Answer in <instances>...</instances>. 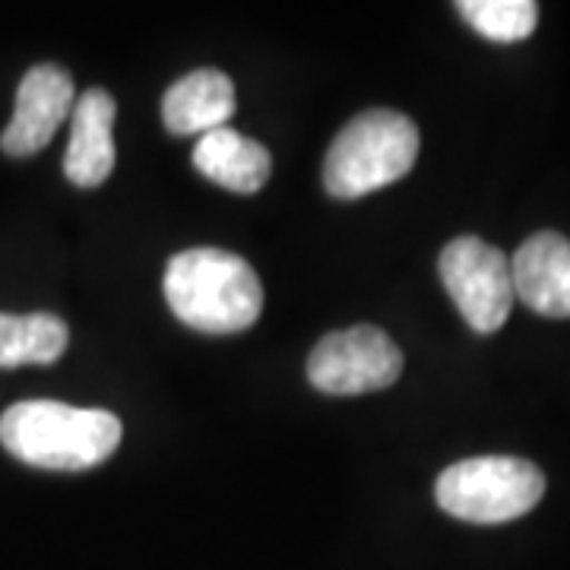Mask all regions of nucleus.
<instances>
[{
  "mask_svg": "<svg viewBox=\"0 0 570 570\" xmlns=\"http://www.w3.org/2000/svg\"><path fill=\"white\" fill-rule=\"evenodd\" d=\"M513 295L523 305L554 321L570 317V242L558 232L527 238L510 261Z\"/></svg>",
  "mask_w": 570,
  "mask_h": 570,
  "instance_id": "obj_8",
  "label": "nucleus"
},
{
  "mask_svg": "<svg viewBox=\"0 0 570 570\" xmlns=\"http://www.w3.org/2000/svg\"><path fill=\"white\" fill-rule=\"evenodd\" d=\"M77 105L73 77L58 63H36L17 89L13 118L0 134V149L7 156H32L55 140Z\"/></svg>",
  "mask_w": 570,
  "mask_h": 570,
  "instance_id": "obj_7",
  "label": "nucleus"
},
{
  "mask_svg": "<svg viewBox=\"0 0 570 570\" xmlns=\"http://www.w3.org/2000/svg\"><path fill=\"white\" fill-rule=\"evenodd\" d=\"M438 273L453 305L475 333H498L508 324L517 295L504 250L475 235H463L441 250Z\"/></svg>",
  "mask_w": 570,
  "mask_h": 570,
  "instance_id": "obj_6",
  "label": "nucleus"
},
{
  "mask_svg": "<svg viewBox=\"0 0 570 570\" xmlns=\"http://www.w3.org/2000/svg\"><path fill=\"white\" fill-rule=\"evenodd\" d=\"M460 17L489 41H523L535 32L539 7L532 0H460Z\"/></svg>",
  "mask_w": 570,
  "mask_h": 570,
  "instance_id": "obj_13",
  "label": "nucleus"
},
{
  "mask_svg": "<svg viewBox=\"0 0 570 570\" xmlns=\"http://www.w3.org/2000/svg\"><path fill=\"white\" fill-rule=\"evenodd\" d=\"M419 127L400 111L374 108L336 134L324 159V187L336 200H358L406 178L419 159Z\"/></svg>",
  "mask_w": 570,
  "mask_h": 570,
  "instance_id": "obj_3",
  "label": "nucleus"
},
{
  "mask_svg": "<svg viewBox=\"0 0 570 570\" xmlns=\"http://www.w3.org/2000/svg\"><path fill=\"white\" fill-rule=\"evenodd\" d=\"M546 494V475L520 456H472L448 466L434 482L438 508L479 527L510 523Z\"/></svg>",
  "mask_w": 570,
  "mask_h": 570,
  "instance_id": "obj_4",
  "label": "nucleus"
},
{
  "mask_svg": "<svg viewBox=\"0 0 570 570\" xmlns=\"http://www.w3.org/2000/svg\"><path fill=\"white\" fill-rule=\"evenodd\" d=\"M194 168L232 194H257L273 175V156L264 142L219 127L194 146Z\"/></svg>",
  "mask_w": 570,
  "mask_h": 570,
  "instance_id": "obj_11",
  "label": "nucleus"
},
{
  "mask_svg": "<svg viewBox=\"0 0 570 570\" xmlns=\"http://www.w3.org/2000/svg\"><path fill=\"white\" fill-rule=\"evenodd\" d=\"M115 115L118 105L105 89H86L70 115V146L63 153V175L77 187H99L115 171Z\"/></svg>",
  "mask_w": 570,
  "mask_h": 570,
  "instance_id": "obj_9",
  "label": "nucleus"
},
{
  "mask_svg": "<svg viewBox=\"0 0 570 570\" xmlns=\"http://www.w3.org/2000/svg\"><path fill=\"white\" fill-rule=\"evenodd\" d=\"M165 302L200 333H242L264 311V285L245 257L223 247H190L165 266Z\"/></svg>",
  "mask_w": 570,
  "mask_h": 570,
  "instance_id": "obj_1",
  "label": "nucleus"
},
{
  "mask_svg": "<svg viewBox=\"0 0 570 570\" xmlns=\"http://www.w3.org/2000/svg\"><path fill=\"white\" fill-rule=\"evenodd\" d=\"M235 115V82L216 67L190 70L163 96V124L175 137L213 134Z\"/></svg>",
  "mask_w": 570,
  "mask_h": 570,
  "instance_id": "obj_10",
  "label": "nucleus"
},
{
  "mask_svg": "<svg viewBox=\"0 0 570 570\" xmlns=\"http://www.w3.org/2000/svg\"><path fill=\"white\" fill-rule=\"evenodd\" d=\"M403 374V352L377 326L326 333L307 355V381L326 396H358L387 390Z\"/></svg>",
  "mask_w": 570,
  "mask_h": 570,
  "instance_id": "obj_5",
  "label": "nucleus"
},
{
  "mask_svg": "<svg viewBox=\"0 0 570 570\" xmlns=\"http://www.w3.org/2000/svg\"><path fill=\"white\" fill-rule=\"evenodd\" d=\"M121 419L105 409L58 400H26L0 415V444L22 463L51 472H80L105 463L121 444Z\"/></svg>",
  "mask_w": 570,
  "mask_h": 570,
  "instance_id": "obj_2",
  "label": "nucleus"
},
{
  "mask_svg": "<svg viewBox=\"0 0 570 570\" xmlns=\"http://www.w3.org/2000/svg\"><path fill=\"white\" fill-rule=\"evenodd\" d=\"M67 343L70 330L55 314H0V367L55 365Z\"/></svg>",
  "mask_w": 570,
  "mask_h": 570,
  "instance_id": "obj_12",
  "label": "nucleus"
}]
</instances>
